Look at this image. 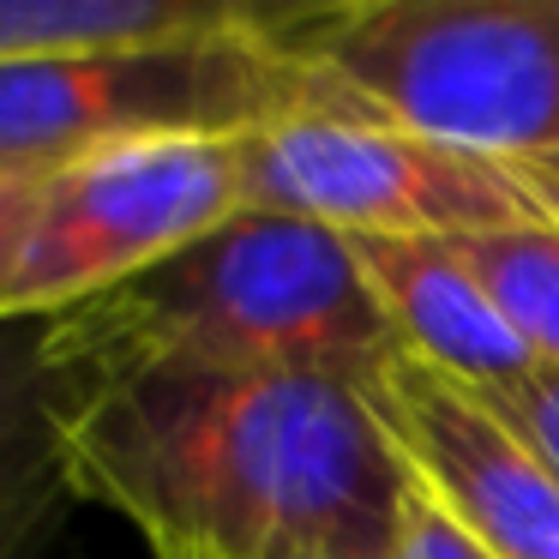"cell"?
Returning <instances> with one entry per match:
<instances>
[{
  "instance_id": "13",
  "label": "cell",
  "mask_w": 559,
  "mask_h": 559,
  "mask_svg": "<svg viewBox=\"0 0 559 559\" xmlns=\"http://www.w3.org/2000/svg\"><path fill=\"white\" fill-rule=\"evenodd\" d=\"M49 175L55 169H7L0 175V319H7V295H13V277L25 265V247H31V229H37Z\"/></svg>"
},
{
  "instance_id": "8",
  "label": "cell",
  "mask_w": 559,
  "mask_h": 559,
  "mask_svg": "<svg viewBox=\"0 0 559 559\" xmlns=\"http://www.w3.org/2000/svg\"><path fill=\"white\" fill-rule=\"evenodd\" d=\"M349 247L403 355L475 391L511 385L535 367L530 343L499 313L481 271L463 259L457 241H373V235H361Z\"/></svg>"
},
{
  "instance_id": "4",
  "label": "cell",
  "mask_w": 559,
  "mask_h": 559,
  "mask_svg": "<svg viewBox=\"0 0 559 559\" xmlns=\"http://www.w3.org/2000/svg\"><path fill=\"white\" fill-rule=\"evenodd\" d=\"M271 19L211 43L0 67V175L67 169L145 139H247L337 103L343 85L277 49Z\"/></svg>"
},
{
  "instance_id": "5",
  "label": "cell",
  "mask_w": 559,
  "mask_h": 559,
  "mask_svg": "<svg viewBox=\"0 0 559 559\" xmlns=\"http://www.w3.org/2000/svg\"><path fill=\"white\" fill-rule=\"evenodd\" d=\"M241 187L247 211L319 223L343 241H469L535 223L499 163L385 121L355 91L247 133Z\"/></svg>"
},
{
  "instance_id": "1",
  "label": "cell",
  "mask_w": 559,
  "mask_h": 559,
  "mask_svg": "<svg viewBox=\"0 0 559 559\" xmlns=\"http://www.w3.org/2000/svg\"><path fill=\"white\" fill-rule=\"evenodd\" d=\"M67 475L151 559H385L403 475L349 379L133 367L67 379Z\"/></svg>"
},
{
  "instance_id": "10",
  "label": "cell",
  "mask_w": 559,
  "mask_h": 559,
  "mask_svg": "<svg viewBox=\"0 0 559 559\" xmlns=\"http://www.w3.org/2000/svg\"><path fill=\"white\" fill-rule=\"evenodd\" d=\"M265 19L253 0H0V67L241 37Z\"/></svg>"
},
{
  "instance_id": "16",
  "label": "cell",
  "mask_w": 559,
  "mask_h": 559,
  "mask_svg": "<svg viewBox=\"0 0 559 559\" xmlns=\"http://www.w3.org/2000/svg\"><path fill=\"white\" fill-rule=\"evenodd\" d=\"M385 559H391V554H385Z\"/></svg>"
},
{
  "instance_id": "7",
  "label": "cell",
  "mask_w": 559,
  "mask_h": 559,
  "mask_svg": "<svg viewBox=\"0 0 559 559\" xmlns=\"http://www.w3.org/2000/svg\"><path fill=\"white\" fill-rule=\"evenodd\" d=\"M355 391L409 493L493 559H559V475L475 385L397 349Z\"/></svg>"
},
{
  "instance_id": "9",
  "label": "cell",
  "mask_w": 559,
  "mask_h": 559,
  "mask_svg": "<svg viewBox=\"0 0 559 559\" xmlns=\"http://www.w3.org/2000/svg\"><path fill=\"white\" fill-rule=\"evenodd\" d=\"M67 373L49 319H0V559H67L79 487L67 475Z\"/></svg>"
},
{
  "instance_id": "11",
  "label": "cell",
  "mask_w": 559,
  "mask_h": 559,
  "mask_svg": "<svg viewBox=\"0 0 559 559\" xmlns=\"http://www.w3.org/2000/svg\"><path fill=\"white\" fill-rule=\"evenodd\" d=\"M457 247L481 271L487 295L518 325V337L530 343L535 361L559 367V229L530 223V229L469 235Z\"/></svg>"
},
{
  "instance_id": "3",
  "label": "cell",
  "mask_w": 559,
  "mask_h": 559,
  "mask_svg": "<svg viewBox=\"0 0 559 559\" xmlns=\"http://www.w3.org/2000/svg\"><path fill=\"white\" fill-rule=\"evenodd\" d=\"M271 43L409 133L559 175V0L277 7Z\"/></svg>"
},
{
  "instance_id": "14",
  "label": "cell",
  "mask_w": 559,
  "mask_h": 559,
  "mask_svg": "<svg viewBox=\"0 0 559 559\" xmlns=\"http://www.w3.org/2000/svg\"><path fill=\"white\" fill-rule=\"evenodd\" d=\"M391 559H493V554H487L481 542H469V535H463L451 518H439L421 493H409V487H403Z\"/></svg>"
},
{
  "instance_id": "15",
  "label": "cell",
  "mask_w": 559,
  "mask_h": 559,
  "mask_svg": "<svg viewBox=\"0 0 559 559\" xmlns=\"http://www.w3.org/2000/svg\"><path fill=\"white\" fill-rule=\"evenodd\" d=\"M511 181H518V193L530 199L535 223H547V229H559V175L554 169H506Z\"/></svg>"
},
{
  "instance_id": "6",
  "label": "cell",
  "mask_w": 559,
  "mask_h": 559,
  "mask_svg": "<svg viewBox=\"0 0 559 559\" xmlns=\"http://www.w3.org/2000/svg\"><path fill=\"white\" fill-rule=\"evenodd\" d=\"M247 211L241 139H145L49 175L7 319H49L145 277Z\"/></svg>"
},
{
  "instance_id": "12",
  "label": "cell",
  "mask_w": 559,
  "mask_h": 559,
  "mask_svg": "<svg viewBox=\"0 0 559 559\" xmlns=\"http://www.w3.org/2000/svg\"><path fill=\"white\" fill-rule=\"evenodd\" d=\"M487 403H493L499 415H506L511 427H518L523 439H530V451L547 463V469L559 475V367L535 361L530 373H518L511 385H493L481 391Z\"/></svg>"
},
{
  "instance_id": "2",
  "label": "cell",
  "mask_w": 559,
  "mask_h": 559,
  "mask_svg": "<svg viewBox=\"0 0 559 559\" xmlns=\"http://www.w3.org/2000/svg\"><path fill=\"white\" fill-rule=\"evenodd\" d=\"M49 349L67 379L217 367L325 373L361 385L385 355H397V337L343 235L241 211L145 277L49 313Z\"/></svg>"
}]
</instances>
